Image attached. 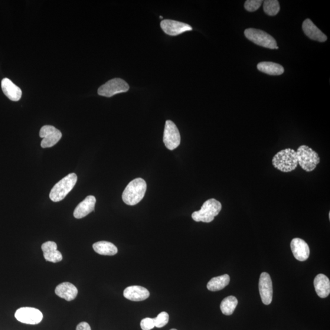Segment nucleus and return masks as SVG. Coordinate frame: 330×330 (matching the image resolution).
<instances>
[{"label":"nucleus","instance_id":"nucleus-1","mask_svg":"<svg viewBox=\"0 0 330 330\" xmlns=\"http://www.w3.org/2000/svg\"><path fill=\"white\" fill-rule=\"evenodd\" d=\"M146 182L142 178L133 179L127 185L123 194L124 203L129 205H135L142 200L146 194Z\"/></svg>","mask_w":330,"mask_h":330},{"label":"nucleus","instance_id":"nucleus-2","mask_svg":"<svg viewBox=\"0 0 330 330\" xmlns=\"http://www.w3.org/2000/svg\"><path fill=\"white\" fill-rule=\"evenodd\" d=\"M272 164L274 168L283 172L294 171L299 165L296 151L290 148L282 150L273 157Z\"/></svg>","mask_w":330,"mask_h":330},{"label":"nucleus","instance_id":"nucleus-3","mask_svg":"<svg viewBox=\"0 0 330 330\" xmlns=\"http://www.w3.org/2000/svg\"><path fill=\"white\" fill-rule=\"evenodd\" d=\"M222 205L217 199L212 198L205 201L200 210L192 215L193 220L197 222L211 223L221 211Z\"/></svg>","mask_w":330,"mask_h":330},{"label":"nucleus","instance_id":"nucleus-4","mask_svg":"<svg viewBox=\"0 0 330 330\" xmlns=\"http://www.w3.org/2000/svg\"><path fill=\"white\" fill-rule=\"evenodd\" d=\"M77 179V176L75 173H71L62 179L52 188L50 193L51 200L54 202L63 200L76 185Z\"/></svg>","mask_w":330,"mask_h":330},{"label":"nucleus","instance_id":"nucleus-5","mask_svg":"<svg viewBox=\"0 0 330 330\" xmlns=\"http://www.w3.org/2000/svg\"><path fill=\"white\" fill-rule=\"evenodd\" d=\"M298 164L306 172H311L321 162L318 153L308 146H300L296 151Z\"/></svg>","mask_w":330,"mask_h":330},{"label":"nucleus","instance_id":"nucleus-6","mask_svg":"<svg viewBox=\"0 0 330 330\" xmlns=\"http://www.w3.org/2000/svg\"><path fill=\"white\" fill-rule=\"evenodd\" d=\"M246 38L259 46L270 49H279L276 41L272 36L260 29L248 28L244 32Z\"/></svg>","mask_w":330,"mask_h":330},{"label":"nucleus","instance_id":"nucleus-7","mask_svg":"<svg viewBox=\"0 0 330 330\" xmlns=\"http://www.w3.org/2000/svg\"><path fill=\"white\" fill-rule=\"evenodd\" d=\"M129 90V85L121 78H114L101 86L98 90V94L101 96L111 97L114 95L126 93Z\"/></svg>","mask_w":330,"mask_h":330},{"label":"nucleus","instance_id":"nucleus-8","mask_svg":"<svg viewBox=\"0 0 330 330\" xmlns=\"http://www.w3.org/2000/svg\"><path fill=\"white\" fill-rule=\"evenodd\" d=\"M15 318L18 321L26 324L37 325L43 319V315L37 308L31 307H23L15 313Z\"/></svg>","mask_w":330,"mask_h":330},{"label":"nucleus","instance_id":"nucleus-9","mask_svg":"<svg viewBox=\"0 0 330 330\" xmlns=\"http://www.w3.org/2000/svg\"><path fill=\"white\" fill-rule=\"evenodd\" d=\"M163 143L170 151L177 148L181 144V135L177 126L171 120H166L165 123Z\"/></svg>","mask_w":330,"mask_h":330},{"label":"nucleus","instance_id":"nucleus-10","mask_svg":"<svg viewBox=\"0 0 330 330\" xmlns=\"http://www.w3.org/2000/svg\"><path fill=\"white\" fill-rule=\"evenodd\" d=\"M39 136L43 138L41 146L42 148H48L53 147L62 138V133L54 126H44L42 127L39 132Z\"/></svg>","mask_w":330,"mask_h":330},{"label":"nucleus","instance_id":"nucleus-11","mask_svg":"<svg viewBox=\"0 0 330 330\" xmlns=\"http://www.w3.org/2000/svg\"><path fill=\"white\" fill-rule=\"evenodd\" d=\"M259 290L261 300L264 305H269L273 300V284L269 273H261L259 282Z\"/></svg>","mask_w":330,"mask_h":330},{"label":"nucleus","instance_id":"nucleus-12","mask_svg":"<svg viewBox=\"0 0 330 330\" xmlns=\"http://www.w3.org/2000/svg\"><path fill=\"white\" fill-rule=\"evenodd\" d=\"M161 26L163 31L169 36H178L183 32L192 30L190 25L172 20L162 21Z\"/></svg>","mask_w":330,"mask_h":330},{"label":"nucleus","instance_id":"nucleus-13","mask_svg":"<svg viewBox=\"0 0 330 330\" xmlns=\"http://www.w3.org/2000/svg\"><path fill=\"white\" fill-rule=\"evenodd\" d=\"M290 248L297 260L305 261L309 257L310 251L308 244L300 238H295L290 243Z\"/></svg>","mask_w":330,"mask_h":330},{"label":"nucleus","instance_id":"nucleus-14","mask_svg":"<svg viewBox=\"0 0 330 330\" xmlns=\"http://www.w3.org/2000/svg\"><path fill=\"white\" fill-rule=\"evenodd\" d=\"M96 199L94 196H88L77 205L74 212V216L77 219L83 218L94 211Z\"/></svg>","mask_w":330,"mask_h":330},{"label":"nucleus","instance_id":"nucleus-15","mask_svg":"<svg viewBox=\"0 0 330 330\" xmlns=\"http://www.w3.org/2000/svg\"><path fill=\"white\" fill-rule=\"evenodd\" d=\"M150 296L149 290L140 286L127 287L124 291L126 299L133 302H141L148 298Z\"/></svg>","mask_w":330,"mask_h":330},{"label":"nucleus","instance_id":"nucleus-16","mask_svg":"<svg viewBox=\"0 0 330 330\" xmlns=\"http://www.w3.org/2000/svg\"><path fill=\"white\" fill-rule=\"evenodd\" d=\"M45 259L48 262L57 263L63 259V256L57 250V245L54 241H48L42 245Z\"/></svg>","mask_w":330,"mask_h":330},{"label":"nucleus","instance_id":"nucleus-17","mask_svg":"<svg viewBox=\"0 0 330 330\" xmlns=\"http://www.w3.org/2000/svg\"><path fill=\"white\" fill-rule=\"evenodd\" d=\"M303 32L309 38L320 42H325L327 40L326 36L320 30L318 27L309 19L303 22L302 25Z\"/></svg>","mask_w":330,"mask_h":330},{"label":"nucleus","instance_id":"nucleus-18","mask_svg":"<svg viewBox=\"0 0 330 330\" xmlns=\"http://www.w3.org/2000/svg\"><path fill=\"white\" fill-rule=\"evenodd\" d=\"M2 89L5 96L12 101L17 102L21 99L22 91L9 78H5L2 81Z\"/></svg>","mask_w":330,"mask_h":330},{"label":"nucleus","instance_id":"nucleus-19","mask_svg":"<svg viewBox=\"0 0 330 330\" xmlns=\"http://www.w3.org/2000/svg\"><path fill=\"white\" fill-rule=\"evenodd\" d=\"M55 293L67 302L73 301L78 295V289L73 284L64 282L59 284L55 289Z\"/></svg>","mask_w":330,"mask_h":330},{"label":"nucleus","instance_id":"nucleus-20","mask_svg":"<svg viewBox=\"0 0 330 330\" xmlns=\"http://www.w3.org/2000/svg\"><path fill=\"white\" fill-rule=\"evenodd\" d=\"M316 293L321 298L325 299L330 293V282L328 277L323 274H319L314 281Z\"/></svg>","mask_w":330,"mask_h":330},{"label":"nucleus","instance_id":"nucleus-21","mask_svg":"<svg viewBox=\"0 0 330 330\" xmlns=\"http://www.w3.org/2000/svg\"><path fill=\"white\" fill-rule=\"evenodd\" d=\"M257 70L270 76H280L284 72V68L279 64L273 62H261L257 64Z\"/></svg>","mask_w":330,"mask_h":330},{"label":"nucleus","instance_id":"nucleus-22","mask_svg":"<svg viewBox=\"0 0 330 330\" xmlns=\"http://www.w3.org/2000/svg\"><path fill=\"white\" fill-rule=\"evenodd\" d=\"M93 247L97 253L105 256H114L118 251L113 244L107 241H98L93 244Z\"/></svg>","mask_w":330,"mask_h":330},{"label":"nucleus","instance_id":"nucleus-23","mask_svg":"<svg viewBox=\"0 0 330 330\" xmlns=\"http://www.w3.org/2000/svg\"><path fill=\"white\" fill-rule=\"evenodd\" d=\"M230 282V277L227 274L223 275L214 277L207 283L208 290L212 292L218 291L223 289Z\"/></svg>","mask_w":330,"mask_h":330},{"label":"nucleus","instance_id":"nucleus-24","mask_svg":"<svg viewBox=\"0 0 330 330\" xmlns=\"http://www.w3.org/2000/svg\"><path fill=\"white\" fill-rule=\"evenodd\" d=\"M238 305V300L236 297L229 296L223 300L220 305V309L222 313L226 316H231L236 309Z\"/></svg>","mask_w":330,"mask_h":330},{"label":"nucleus","instance_id":"nucleus-25","mask_svg":"<svg viewBox=\"0 0 330 330\" xmlns=\"http://www.w3.org/2000/svg\"><path fill=\"white\" fill-rule=\"evenodd\" d=\"M263 3L264 11L267 15L274 16L279 12L280 6L279 2L277 0H267Z\"/></svg>","mask_w":330,"mask_h":330},{"label":"nucleus","instance_id":"nucleus-26","mask_svg":"<svg viewBox=\"0 0 330 330\" xmlns=\"http://www.w3.org/2000/svg\"><path fill=\"white\" fill-rule=\"evenodd\" d=\"M155 319V327L162 328L169 321V315L167 312H162Z\"/></svg>","mask_w":330,"mask_h":330},{"label":"nucleus","instance_id":"nucleus-27","mask_svg":"<svg viewBox=\"0 0 330 330\" xmlns=\"http://www.w3.org/2000/svg\"><path fill=\"white\" fill-rule=\"evenodd\" d=\"M263 3L261 0H247L245 3V8L248 12H254L260 7Z\"/></svg>","mask_w":330,"mask_h":330},{"label":"nucleus","instance_id":"nucleus-28","mask_svg":"<svg viewBox=\"0 0 330 330\" xmlns=\"http://www.w3.org/2000/svg\"><path fill=\"white\" fill-rule=\"evenodd\" d=\"M140 326L143 330H151L155 327V319L147 318L143 319L140 322Z\"/></svg>","mask_w":330,"mask_h":330},{"label":"nucleus","instance_id":"nucleus-29","mask_svg":"<svg viewBox=\"0 0 330 330\" xmlns=\"http://www.w3.org/2000/svg\"><path fill=\"white\" fill-rule=\"evenodd\" d=\"M76 330H91V328L89 323L83 322L77 325Z\"/></svg>","mask_w":330,"mask_h":330},{"label":"nucleus","instance_id":"nucleus-30","mask_svg":"<svg viewBox=\"0 0 330 330\" xmlns=\"http://www.w3.org/2000/svg\"><path fill=\"white\" fill-rule=\"evenodd\" d=\"M170 330H178V329H175V328H172V329H171Z\"/></svg>","mask_w":330,"mask_h":330},{"label":"nucleus","instance_id":"nucleus-31","mask_svg":"<svg viewBox=\"0 0 330 330\" xmlns=\"http://www.w3.org/2000/svg\"><path fill=\"white\" fill-rule=\"evenodd\" d=\"M160 19H162V16H161V17H160Z\"/></svg>","mask_w":330,"mask_h":330}]
</instances>
